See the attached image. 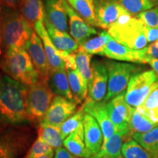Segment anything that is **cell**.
<instances>
[{
	"label": "cell",
	"mask_w": 158,
	"mask_h": 158,
	"mask_svg": "<svg viewBox=\"0 0 158 158\" xmlns=\"http://www.w3.org/2000/svg\"><path fill=\"white\" fill-rule=\"evenodd\" d=\"M2 67L7 76L25 86H31L40 78L25 48L6 50Z\"/></svg>",
	"instance_id": "cell-4"
},
{
	"label": "cell",
	"mask_w": 158,
	"mask_h": 158,
	"mask_svg": "<svg viewBox=\"0 0 158 158\" xmlns=\"http://www.w3.org/2000/svg\"><path fill=\"white\" fill-rule=\"evenodd\" d=\"M85 112L81 108L78 109L76 113L70 116L68 119L62 124L60 126V131L62 137L64 139L70 133L76 131L84 138V117Z\"/></svg>",
	"instance_id": "cell-28"
},
{
	"label": "cell",
	"mask_w": 158,
	"mask_h": 158,
	"mask_svg": "<svg viewBox=\"0 0 158 158\" xmlns=\"http://www.w3.org/2000/svg\"><path fill=\"white\" fill-rule=\"evenodd\" d=\"M18 8L33 28L36 23L44 21L45 8L43 0H21Z\"/></svg>",
	"instance_id": "cell-22"
},
{
	"label": "cell",
	"mask_w": 158,
	"mask_h": 158,
	"mask_svg": "<svg viewBox=\"0 0 158 158\" xmlns=\"http://www.w3.org/2000/svg\"><path fill=\"white\" fill-rule=\"evenodd\" d=\"M63 145L73 155L79 158H91L92 155L86 148L84 138L75 131L64 138Z\"/></svg>",
	"instance_id": "cell-26"
},
{
	"label": "cell",
	"mask_w": 158,
	"mask_h": 158,
	"mask_svg": "<svg viewBox=\"0 0 158 158\" xmlns=\"http://www.w3.org/2000/svg\"><path fill=\"white\" fill-rule=\"evenodd\" d=\"M146 56L147 59H158V40L152 43L145 48Z\"/></svg>",
	"instance_id": "cell-38"
},
{
	"label": "cell",
	"mask_w": 158,
	"mask_h": 158,
	"mask_svg": "<svg viewBox=\"0 0 158 158\" xmlns=\"http://www.w3.org/2000/svg\"><path fill=\"white\" fill-rule=\"evenodd\" d=\"M151 2L155 5H158V0H151Z\"/></svg>",
	"instance_id": "cell-44"
},
{
	"label": "cell",
	"mask_w": 158,
	"mask_h": 158,
	"mask_svg": "<svg viewBox=\"0 0 158 158\" xmlns=\"http://www.w3.org/2000/svg\"><path fill=\"white\" fill-rule=\"evenodd\" d=\"M2 54V49H1V46H0V55Z\"/></svg>",
	"instance_id": "cell-46"
},
{
	"label": "cell",
	"mask_w": 158,
	"mask_h": 158,
	"mask_svg": "<svg viewBox=\"0 0 158 158\" xmlns=\"http://www.w3.org/2000/svg\"><path fill=\"white\" fill-rule=\"evenodd\" d=\"M34 29L43 41L45 55L48 60L49 70L65 69V62L60 56V51L57 50L49 37L44 21H40L34 26Z\"/></svg>",
	"instance_id": "cell-16"
},
{
	"label": "cell",
	"mask_w": 158,
	"mask_h": 158,
	"mask_svg": "<svg viewBox=\"0 0 158 158\" xmlns=\"http://www.w3.org/2000/svg\"><path fill=\"white\" fill-rule=\"evenodd\" d=\"M48 82L55 95L62 96L75 102L65 69L49 70Z\"/></svg>",
	"instance_id": "cell-21"
},
{
	"label": "cell",
	"mask_w": 158,
	"mask_h": 158,
	"mask_svg": "<svg viewBox=\"0 0 158 158\" xmlns=\"http://www.w3.org/2000/svg\"><path fill=\"white\" fill-rule=\"evenodd\" d=\"M55 94L47 80H39L28 86L27 94V112L29 121L40 122L50 107Z\"/></svg>",
	"instance_id": "cell-6"
},
{
	"label": "cell",
	"mask_w": 158,
	"mask_h": 158,
	"mask_svg": "<svg viewBox=\"0 0 158 158\" xmlns=\"http://www.w3.org/2000/svg\"><path fill=\"white\" fill-rule=\"evenodd\" d=\"M77 105L76 102L56 95L40 122L60 127L65 120L76 112Z\"/></svg>",
	"instance_id": "cell-12"
},
{
	"label": "cell",
	"mask_w": 158,
	"mask_h": 158,
	"mask_svg": "<svg viewBox=\"0 0 158 158\" xmlns=\"http://www.w3.org/2000/svg\"><path fill=\"white\" fill-rule=\"evenodd\" d=\"M26 137L15 131L0 134V158H16L27 143Z\"/></svg>",
	"instance_id": "cell-18"
},
{
	"label": "cell",
	"mask_w": 158,
	"mask_h": 158,
	"mask_svg": "<svg viewBox=\"0 0 158 158\" xmlns=\"http://www.w3.org/2000/svg\"><path fill=\"white\" fill-rule=\"evenodd\" d=\"M27 89L28 86L7 74L0 78V121L13 125L29 121L27 105Z\"/></svg>",
	"instance_id": "cell-1"
},
{
	"label": "cell",
	"mask_w": 158,
	"mask_h": 158,
	"mask_svg": "<svg viewBox=\"0 0 158 158\" xmlns=\"http://www.w3.org/2000/svg\"><path fill=\"white\" fill-rule=\"evenodd\" d=\"M111 38L112 37L108 31H102L97 37L88 39L83 43L79 45L78 48L92 55L98 54L101 56L105 46Z\"/></svg>",
	"instance_id": "cell-30"
},
{
	"label": "cell",
	"mask_w": 158,
	"mask_h": 158,
	"mask_svg": "<svg viewBox=\"0 0 158 158\" xmlns=\"http://www.w3.org/2000/svg\"><path fill=\"white\" fill-rule=\"evenodd\" d=\"M66 71L74 101L77 104L82 103L87 98L88 82L77 68L75 70H66Z\"/></svg>",
	"instance_id": "cell-24"
},
{
	"label": "cell",
	"mask_w": 158,
	"mask_h": 158,
	"mask_svg": "<svg viewBox=\"0 0 158 158\" xmlns=\"http://www.w3.org/2000/svg\"><path fill=\"white\" fill-rule=\"evenodd\" d=\"M105 64L107 68L108 81L107 93L103 102H107L125 92L130 79L141 72V68L132 63L118 62L112 60L106 61Z\"/></svg>",
	"instance_id": "cell-5"
},
{
	"label": "cell",
	"mask_w": 158,
	"mask_h": 158,
	"mask_svg": "<svg viewBox=\"0 0 158 158\" xmlns=\"http://www.w3.org/2000/svg\"><path fill=\"white\" fill-rule=\"evenodd\" d=\"M92 77L88 83L87 98L94 102L103 101L107 93L108 76L106 64L97 59L91 64Z\"/></svg>",
	"instance_id": "cell-11"
},
{
	"label": "cell",
	"mask_w": 158,
	"mask_h": 158,
	"mask_svg": "<svg viewBox=\"0 0 158 158\" xmlns=\"http://www.w3.org/2000/svg\"><path fill=\"white\" fill-rule=\"evenodd\" d=\"M74 54L77 69L81 73L85 80L89 83V81L92 77V66H91L92 54H88L86 51L79 48L75 51Z\"/></svg>",
	"instance_id": "cell-34"
},
{
	"label": "cell",
	"mask_w": 158,
	"mask_h": 158,
	"mask_svg": "<svg viewBox=\"0 0 158 158\" xmlns=\"http://www.w3.org/2000/svg\"><path fill=\"white\" fill-rule=\"evenodd\" d=\"M40 158H53L52 156H48V155H45V156H43V157H40Z\"/></svg>",
	"instance_id": "cell-45"
},
{
	"label": "cell",
	"mask_w": 158,
	"mask_h": 158,
	"mask_svg": "<svg viewBox=\"0 0 158 158\" xmlns=\"http://www.w3.org/2000/svg\"><path fill=\"white\" fill-rule=\"evenodd\" d=\"M81 108L85 113L92 115L97 120L102 130L104 140L108 139L116 133V127L108 115L106 102H94L86 98Z\"/></svg>",
	"instance_id": "cell-14"
},
{
	"label": "cell",
	"mask_w": 158,
	"mask_h": 158,
	"mask_svg": "<svg viewBox=\"0 0 158 158\" xmlns=\"http://www.w3.org/2000/svg\"><path fill=\"white\" fill-rule=\"evenodd\" d=\"M157 124L141 113L137 108H134L130 121V133L133 135L135 133H146L155 127Z\"/></svg>",
	"instance_id": "cell-31"
},
{
	"label": "cell",
	"mask_w": 158,
	"mask_h": 158,
	"mask_svg": "<svg viewBox=\"0 0 158 158\" xmlns=\"http://www.w3.org/2000/svg\"><path fill=\"white\" fill-rule=\"evenodd\" d=\"M45 155L54 157V148L38 136L23 158H40Z\"/></svg>",
	"instance_id": "cell-35"
},
{
	"label": "cell",
	"mask_w": 158,
	"mask_h": 158,
	"mask_svg": "<svg viewBox=\"0 0 158 158\" xmlns=\"http://www.w3.org/2000/svg\"><path fill=\"white\" fill-rule=\"evenodd\" d=\"M69 5L89 24L98 27L93 0H67Z\"/></svg>",
	"instance_id": "cell-27"
},
{
	"label": "cell",
	"mask_w": 158,
	"mask_h": 158,
	"mask_svg": "<svg viewBox=\"0 0 158 158\" xmlns=\"http://www.w3.org/2000/svg\"><path fill=\"white\" fill-rule=\"evenodd\" d=\"M127 137L125 134L116 132L108 139L104 140L100 151L95 155H92L91 158H118L122 157L123 141Z\"/></svg>",
	"instance_id": "cell-23"
},
{
	"label": "cell",
	"mask_w": 158,
	"mask_h": 158,
	"mask_svg": "<svg viewBox=\"0 0 158 158\" xmlns=\"http://www.w3.org/2000/svg\"><path fill=\"white\" fill-rule=\"evenodd\" d=\"M141 20L145 25L150 27L158 29V6L155 8H151L143 11L136 15Z\"/></svg>",
	"instance_id": "cell-37"
},
{
	"label": "cell",
	"mask_w": 158,
	"mask_h": 158,
	"mask_svg": "<svg viewBox=\"0 0 158 158\" xmlns=\"http://www.w3.org/2000/svg\"><path fill=\"white\" fill-rule=\"evenodd\" d=\"M122 154L124 158H153L134 139H129L123 143Z\"/></svg>",
	"instance_id": "cell-33"
},
{
	"label": "cell",
	"mask_w": 158,
	"mask_h": 158,
	"mask_svg": "<svg viewBox=\"0 0 158 158\" xmlns=\"http://www.w3.org/2000/svg\"><path fill=\"white\" fill-rule=\"evenodd\" d=\"M101 56H106L114 60L136 63V64L147 63L145 48L141 50L132 49L118 43L113 37L105 46Z\"/></svg>",
	"instance_id": "cell-10"
},
{
	"label": "cell",
	"mask_w": 158,
	"mask_h": 158,
	"mask_svg": "<svg viewBox=\"0 0 158 158\" xmlns=\"http://www.w3.org/2000/svg\"><path fill=\"white\" fill-rule=\"evenodd\" d=\"M38 136L55 149L62 147L64 141L61 134L60 127L43 122H40Z\"/></svg>",
	"instance_id": "cell-29"
},
{
	"label": "cell",
	"mask_w": 158,
	"mask_h": 158,
	"mask_svg": "<svg viewBox=\"0 0 158 158\" xmlns=\"http://www.w3.org/2000/svg\"><path fill=\"white\" fill-rule=\"evenodd\" d=\"M147 64H149L152 67L154 72L157 75L158 78V59H147Z\"/></svg>",
	"instance_id": "cell-42"
},
{
	"label": "cell",
	"mask_w": 158,
	"mask_h": 158,
	"mask_svg": "<svg viewBox=\"0 0 158 158\" xmlns=\"http://www.w3.org/2000/svg\"><path fill=\"white\" fill-rule=\"evenodd\" d=\"M21 0H0V3L2 6L11 8H18Z\"/></svg>",
	"instance_id": "cell-41"
},
{
	"label": "cell",
	"mask_w": 158,
	"mask_h": 158,
	"mask_svg": "<svg viewBox=\"0 0 158 158\" xmlns=\"http://www.w3.org/2000/svg\"><path fill=\"white\" fill-rule=\"evenodd\" d=\"M108 31L114 40L132 49L141 50L147 46L145 23L130 13L122 15Z\"/></svg>",
	"instance_id": "cell-3"
},
{
	"label": "cell",
	"mask_w": 158,
	"mask_h": 158,
	"mask_svg": "<svg viewBox=\"0 0 158 158\" xmlns=\"http://www.w3.org/2000/svg\"><path fill=\"white\" fill-rule=\"evenodd\" d=\"M123 7L131 15H137L141 12L149 10L155 6L151 0H118Z\"/></svg>",
	"instance_id": "cell-36"
},
{
	"label": "cell",
	"mask_w": 158,
	"mask_h": 158,
	"mask_svg": "<svg viewBox=\"0 0 158 158\" xmlns=\"http://www.w3.org/2000/svg\"><path fill=\"white\" fill-rule=\"evenodd\" d=\"M136 108L152 121L158 123V88L153 90Z\"/></svg>",
	"instance_id": "cell-32"
},
{
	"label": "cell",
	"mask_w": 158,
	"mask_h": 158,
	"mask_svg": "<svg viewBox=\"0 0 158 158\" xmlns=\"http://www.w3.org/2000/svg\"><path fill=\"white\" fill-rule=\"evenodd\" d=\"M132 138L147 150L153 158H158V124L146 133H133Z\"/></svg>",
	"instance_id": "cell-25"
},
{
	"label": "cell",
	"mask_w": 158,
	"mask_h": 158,
	"mask_svg": "<svg viewBox=\"0 0 158 158\" xmlns=\"http://www.w3.org/2000/svg\"><path fill=\"white\" fill-rule=\"evenodd\" d=\"M53 158H79L70 153L66 148L62 147L55 149V153Z\"/></svg>",
	"instance_id": "cell-40"
},
{
	"label": "cell",
	"mask_w": 158,
	"mask_h": 158,
	"mask_svg": "<svg viewBox=\"0 0 158 158\" xmlns=\"http://www.w3.org/2000/svg\"><path fill=\"white\" fill-rule=\"evenodd\" d=\"M19 8L2 6L1 17L2 44L6 50L24 48L34 32Z\"/></svg>",
	"instance_id": "cell-2"
},
{
	"label": "cell",
	"mask_w": 158,
	"mask_h": 158,
	"mask_svg": "<svg viewBox=\"0 0 158 158\" xmlns=\"http://www.w3.org/2000/svg\"><path fill=\"white\" fill-rule=\"evenodd\" d=\"M146 36L148 43H153L158 40V29L146 25Z\"/></svg>",
	"instance_id": "cell-39"
},
{
	"label": "cell",
	"mask_w": 158,
	"mask_h": 158,
	"mask_svg": "<svg viewBox=\"0 0 158 158\" xmlns=\"http://www.w3.org/2000/svg\"><path fill=\"white\" fill-rule=\"evenodd\" d=\"M157 88L158 78L153 70L140 72L130 79L124 99L130 106L136 108Z\"/></svg>",
	"instance_id": "cell-7"
},
{
	"label": "cell",
	"mask_w": 158,
	"mask_h": 158,
	"mask_svg": "<svg viewBox=\"0 0 158 158\" xmlns=\"http://www.w3.org/2000/svg\"><path fill=\"white\" fill-rule=\"evenodd\" d=\"M1 17H2V7L0 3V44L2 43V35H1Z\"/></svg>",
	"instance_id": "cell-43"
},
{
	"label": "cell",
	"mask_w": 158,
	"mask_h": 158,
	"mask_svg": "<svg viewBox=\"0 0 158 158\" xmlns=\"http://www.w3.org/2000/svg\"><path fill=\"white\" fill-rule=\"evenodd\" d=\"M98 27L108 29L118 19L130 13L118 0H93Z\"/></svg>",
	"instance_id": "cell-9"
},
{
	"label": "cell",
	"mask_w": 158,
	"mask_h": 158,
	"mask_svg": "<svg viewBox=\"0 0 158 158\" xmlns=\"http://www.w3.org/2000/svg\"><path fill=\"white\" fill-rule=\"evenodd\" d=\"M84 142L92 155L100 151L103 143L104 137L98 122L93 116L85 113L84 117Z\"/></svg>",
	"instance_id": "cell-17"
},
{
	"label": "cell",
	"mask_w": 158,
	"mask_h": 158,
	"mask_svg": "<svg viewBox=\"0 0 158 158\" xmlns=\"http://www.w3.org/2000/svg\"><path fill=\"white\" fill-rule=\"evenodd\" d=\"M102 158H108V157H102ZM118 158H124V157H123V156H122V157H118Z\"/></svg>",
	"instance_id": "cell-47"
},
{
	"label": "cell",
	"mask_w": 158,
	"mask_h": 158,
	"mask_svg": "<svg viewBox=\"0 0 158 158\" xmlns=\"http://www.w3.org/2000/svg\"><path fill=\"white\" fill-rule=\"evenodd\" d=\"M24 48L31 57L35 68L39 74L40 78L48 81L49 73L48 60L42 40L38 37L36 32L34 31L32 33Z\"/></svg>",
	"instance_id": "cell-15"
},
{
	"label": "cell",
	"mask_w": 158,
	"mask_h": 158,
	"mask_svg": "<svg viewBox=\"0 0 158 158\" xmlns=\"http://www.w3.org/2000/svg\"><path fill=\"white\" fill-rule=\"evenodd\" d=\"M124 93L115 97L106 102V108L110 119L116 127V132L131 136L130 121L135 108L130 106L124 99Z\"/></svg>",
	"instance_id": "cell-8"
},
{
	"label": "cell",
	"mask_w": 158,
	"mask_h": 158,
	"mask_svg": "<svg viewBox=\"0 0 158 158\" xmlns=\"http://www.w3.org/2000/svg\"><path fill=\"white\" fill-rule=\"evenodd\" d=\"M43 21L49 37L57 50L68 54H72L78 50L79 45L76 42V40L68 32L56 29L51 23V21L45 15V13Z\"/></svg>",
	"instance_id": "cell-19"
},
{
	"label": "cell",
	"mask_w": 158,
	"mask_h": 158,
	"mask_svg": "<svg viewBox=\"0 0 158 158\" xmlns=\"http://www.w3.org/2000/svg\"><path fill=\"white\" fill-rule=\"evenodd\" d=\"M63 4L68 13L70 34L79 45L87 40L91 36L98 33L93 26H91L86 22L82 17L69 5L67 0H63Z\"/></svg>",
	"instance_id": "cell-13"
},
{
	"label": "cell",
	"mask_w": 158,
	"mask_h": 158,
	"mask_svg": "<svg viewBox=\"0 0 158 158\" xmlns=\"http://www.w3.org/2000/svg\"><path fill=\"white\" fill-rule=\"evenodd\" d=\"M45 13L51 23L56 29L68 32L69 30L68 15L63 0H43Z\"/></svg>",
	"instance_id": "cell-20"
}]
</instances>
